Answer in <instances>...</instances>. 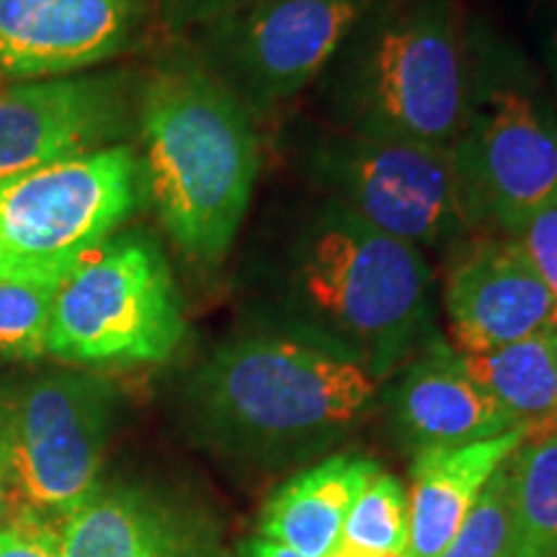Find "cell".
<instances>
[{
  "mask_svg": "<svg viewBox=\"0 0 557 557\" xmlns=\"http://www.w3.org/2000/svg\"><path fill=\"white\" fill-rule=\"evenodd\" d=\"M377 382L308 333H246L186 382V421L214 455L276 470L336 447L369 416Z\"/></svg>",
  "mask_w": 557,
  "mask_h": 557,
  "instance_id": "cell-1",
  "label": "cell"
},
{
  "mask_svg": "<svg viewBox=\"0 0 557 557\" xmlns=\"http://www.w3.org/2000/svg\"><path fill=\"white\" fill-rule=\"evenodd\" d=\"M139 132V178L173 246L197 267H220L259 176V139L246 103L212 70L173 62L143 90Z\"/></svg>",
  "mask_w": 557,
  "mask_h": 557,
  "instance_id": "cell-2",
  "label": "cell"
},
{
  "mask_svg": "<svg viewBox=\"0 0 557 557\" xmlns=\"http://www.w3.org/2000/svg\"><path fill=\"white\" fill-rule=\"evenodd\" d=\"M282 278L297 331L357 361L377 385L413 357L429 329L434 271L421 248L331 199L299 225Z\"/></svg>",
  "mask_w": 557,
  "mask_h": 557,
  "instance_id": "cell-3",
  "label": "cell"
},
{
  "mask_svg": "<svg viewBox=\"0 0 557 557\" xmlns=\"http://www.w3.org/2000/svg\"><path fill=\"white\" fill-rule=\"evenodd\" d=\"M341 129L451 148L470 107L472 70L451 0L364 13L325 67Z\"/></svg>",
  "mask_w": 557,
  "mask_h": 557,
  "instance_id": "cell-4",
  "label": "cell"
},
{
  "mask_svg": "<svg viewBox=\"0 0 557 557\" xmlns=\"http://www.w3.org/2000/svg\"><path fill=\"white\" fill-rule=\"evenodd\" d=\"M184 312L163 250L150 235L122 233L62 278L47 354L78 367H139L171 359Z\"/></svg>",
  "mask_w": 557,
  "mask_h": 557,
  "instance_id": "cell-5",
  "label": "cell"
},
{
  "mask_svg": "<svg viewBox=\"0 0 557 557\" xmlns=\"http://www.w3.org/2000/svg\"><path fill=\"white\" fill-rule=\"evenodd\" d=\"M137 194L139 163L127 145L0 181V278L62 282L114 238Z\"/></svg>",
  "mask_w": 557,
  "mask_h": 557,
  "instance_id": "cell-6",
  "label": "cell"
},
{
  "mask_svg": "<svg viewBox=\"0 0 557 557\" xmlns=\"http://www.w3.org/2000/svg\"><path fill=\"white\" fill-rule=\"evenodd\" d=\"M116 395L86 372H52L0 403V451L24 511L65 521L99 491Z\"/></svg>",
  "mask_w": 557,
  "mask_h": 557,
  "instance_id": "cell-7",
  "label": "cell"
},
{
  "mask_svg": "<svg viewBox=\"0 0 557 557\" xmlns=\"http://www.w3.org/2000/svg\"><path fill=\"white\" fill-rule=\"evenodd\" d=\"M451 158L472 230L511 238L557 199V120L517 83L472 81Z\"/></svg>",
  "mask_w": 557,
  "mask_h": 557,
  "instance_id": "cell-8",
  "label": "cell"
},
{
  "mask_svg": "<svg viewBox=\"0 0 557 557\" xmlns=\"http://www.w3.org/2000/svg\"><path fill=\"white\" fill-rule=\"evenodd\" d=\"M310 169L331 201L389 238L431 248L468 230L451 148L338 129Z\"/></svg>",
  "mask_w": 557,
  "mask_h": 557,
  "instance_id": "cell-9",
  "label": "cell"
},
{
  "mask_svg": "<svg viewBox=\"0 0 557 557\" xmlns=\"http://www.w3.org/2000/svg\"><path fill=\"white\" fill-rule=\"evenodd\" d=\"M372 0H256L209 21V58L246 109H274L325 73Z\"/></svg>",
  "mask_w": 557,
  "mask_h": 557,
  "instance_id": "cell-10",
  "label": "cell"
},
{
  "mask_svg": "<svg viewBox=\"0 0 557 557\" xmlns=\"http://www.w3.org/2000/svg\"><path fill=\"white\" fill-rule=\"evenodd\" d=\"M444 310L459 354H483L557 325V299L513 238H485L449 267Z\"/></svg>",
  "mask_w": 557,
  "mask_h": 557,
  "instance_id": "cell-11",
  "label": "cell"
},
{
  "mask_svg": "<svg viewBox=\"0 0 557 557\" xmlns=\"http://www.w3.org/2000/svg\"><path fill=\"white\" fill-rule=\"evenodd\" d=\"M122 124L111 78H58L0 94V181L107 148Z\"/></svg>",
  "mask_w": 557,
  "mask_h": 557,
  "instance_id": "cell-12",
  "label": "cell"
},
{
  "mask_svg": "<svg viewBox=\"0 0 557 557\" xmlns=\"http://www.w3.org/2000/svg\"><path fill=\"white\" fill-rule=\"evenodd\" d=\"M62 557H230L201 508L150 487L99 491L62 521Z\"/></svg>",
  "mask_w": 557,
  "mask_h": 557,
  "instance_id": "cell-13",
  "label": "cell"
},
{
  "mask_svg": "<svg viewBox=\"0 0 557 557\" xmlns=\"http://www.w3.org/2000/svg\"><path fill=\"white\" fill-rule=\"evenodd\" d=\"M389 413L395 434L413 455L465 447L519 429L472 377L462 354L442 338H429L408 359L389 398Z\"/></svg>",
  "mask_w": 557,
  "mask_h": 557,
  "instance_id": "cell-14",
  "label": "cell"
},
{
  "mask_svg": "<svg viewBox=\"0 0 557 557\" xmlns=\"http://www.w3.org/2000/svg\"><path fill=\"white\" fill-rule=\"evenodd\" d=\"M129 32V0H0V75L78 73L114 58Z\"/></svg>",
  "mask_w": 557,
  "mask_h": 557,
  "instance_id": "cell-15",
  "label": "cell"
},
{
  "mask_svg": "<svg viewBox=\"0 0 557 557\" xmlns=\"http://www.w3.org/2000/svg\"><path fill=\"white\" fill-rule=\"evenodd\" d=\"M527 442L521 429L465 447L413 455L408 491V549L403 557H442L487 480Z\"/></svg>",
  "mask_w": 557,
  "mask_h": 557,
  "instance_id": "cell-16",
  "label": "cell"
},
{
  "mask_svg": "<svg viewBox=\"0 0 557 557\" xmlns=\"http://www.w3.org/2000/svg\"><path fill=\"white\" fill-rule=\"evenodd\" d=\"M372 459L331 455L297 472L263 506L259 537L302 557H331L361 491L377 475Z\"/></svg>",
  "mask_w": 557,
  "mask_h": 557,
  "instance_id": "cell-17",
  "label": "cell"
},
{
  "mask_svg": "<svg viewBox=\"0 0 557 557\" xmlns=\"http://www.w3.org/2000/svg\"><path fill=\"white\" fill-rule=\"evenodd\" d=\"M465 364L529 438L557 431V325L483 354Z\"/></svg>",
  "mask_w": 557,
  "mask_h": 557,
  "instance_id": "cell-18",
  "label": "cell"
},
{
  "mask_svg": "<svg viewBox=\"0 0 557 557\" xmlns=\"http://www.w3.org/2000/svg\"><path fill=\"white\" fill-rule=\"evenodd\" d=\"M513 500L511 557H557V431L508 457Z\"/></svg>",
  "mask_w": 557,
  "mask_h": 557,
  "instance_id": "cell-19",
  "label": "cell"
},
{
  "mask_svg": "<svg viewBox=\"0 0 557 557\" xmlns=\"http://www.w3.org/2000/svg\"><path fill=\"white\" fill-rule=\"evenodd\" d=\"M408 491L398 478L377 470L361 491L344 524L346 545L367 553L398 555L408 549Z\"/></svg>",
  "mask_w": 557,
  "mask_h": 557,
  "instance_id": "cell-20",
  "label": "cell"
},
{
  "mask_svg": "<svg viewBox=\"0 0 557 557\" xmlns=\"http://www.w3.org/2000/svg\"><path fill=\"white\" fill-rule=\"evenodd\" d=\"M60 282L0 278V359H39Z\"/></svg>",
  "mask_w": 557,
  "mask_h": 557,
  "instance_id": "cell-21",
  "label": "cell"
},
{
  "mask_svg": "<svg viewBox=\"0 0 557 557\" xmlns=\"http://www.w3.org/2000/svg\"><path fill=\"white\" fill-rule=\"evenodd\" d=\"M513 500L508 459L487 480L478 504L442 557H511Z\"/></svg>",
  "mask_w": 557,
  "mask_h": 557,
  "instance_id": "cell-22",
  "label": "cell"
},
{
  "mask_svg": "<svg viewBox=\"0 0 557 557\" xmlns=\"http://www.w3.org/2000/svg\"><path fill=\"white\" fill-rule=\"evenodd\" d=\"M0 557H62V524L18 508L0 532Z\"/></svg>",
  "mask_w": 557,
  "mask_h": 557,
  "instance_id": "cell-23",
  "label": "cell"
},
{
  "mask_svg": "<svg viewBox=\"0 0 557 557\" xmlns=\"http://www.w3.org/2000/svg\"><path fill=\"white\" fill-rule=\"evenodd\" d=\"M557 299V199L540 209L517 235H511Z\"/></svg>",
  "mask_w": 557,
  "mask_h": 557,
  "instance_id": "cell-24",
  "label": "cell"
},
{
  "mask_svg": "<svg viewBox=\"0 0 557 557\" xmlns=\"http://www.w3.org/2000/svg\"><path fill=\"white\" fill-rule=\"evenodd\" d=\"M250 3L256 0H165V11L176 24H209Z\"/></svg>",
  "mask_w": 557,
  "mask_h": 557,
  "instance_id": "cell-25",
  "label": "cell"
},
{
  "mask_svg": "<svg viewBox=\"0 0 557 557\" xmlns=\"http://www.w3.org/2000/svg\"><path fill=\"white\" fill-rule=\"evenodd\" d=\"M18 500L13 496L11 487V478H9V468H5V457L0 451V532L9 527V521L13 519V513L18 511Z\"/></svg>",
  "mask_w": 557,
  "mask_h": 557,
  "instance_id": "cell-26",
  "label": "cell"
},
{
  "mask_svg": "<svg viewBox=\"0 0 557 557\" xmlns=\"http://www.w3.org/2000/svg\"><path fill=\"white\" fill-rule=\"evenodd\" d=\"M240 557H302V555L292 553V549L276 545V542L256 537V540H248L246 545H243Z\"/></svg>",
  "mask_w": 557,
  "mask_h": 557,
  "instance_id": "cell-27",
  "label": "cell"
},
{
  "mask_svg": "<svg viewBox=\"0 0 557 557\" xmlns=\"http://www.w3.org/2000/svg\"><path fill=\"white\" fill-rule=\"evenodd\" d=\"M331 557H398V555H380V553H367V549H357L351 545H346V542H341L336 547V553Z\"/></svg>",
  "mask_w": 557,
  "mask_h": 557,
  "instance_id": "cell-28",
  "label": "cell"
},
{
  "mask_svg": "<svg viewBox=\"0 0 557 557\" xmlns=\"http://www.w3.org/2000/svg\"><path fill=\"white\" fill-rule=\"evenodd\" d=\"M553 73H555V88H557V34L553 41Z\"/></svg>",
  "mask_w": 557,
  "mask_h": 557,
  "instance_id": "cell-29",
  "label": "cell"
}]
</instances>
